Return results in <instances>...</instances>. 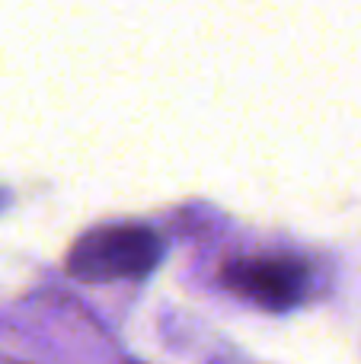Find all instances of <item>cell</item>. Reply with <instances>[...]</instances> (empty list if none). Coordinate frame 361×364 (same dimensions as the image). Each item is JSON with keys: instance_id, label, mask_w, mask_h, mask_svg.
Instances as JSON below:
<instances>
[{"instance_id": "cell-1", "label": "cell", "mask_w": 361, "mask_h": 364, "mask_svg": "<svg viewBox=\"0 0 361 364\" xmlns=\"http://www.w3.org/2000/svg\"><path fill=\"white\" fill-rule=\"evenodd\" d=\"M163 256V240L147 224H102L83 233L68 252V275L80 282L147 278Z\"/></svg>"}, {"instance_id": "cell-2", "label": "cell", "mask_w": 361, "mask_h": 364, "mask_svg": "<svg viewBox=\"0 0 361 364\" xmlns=\"http://www.w3.org/2000/svg\"><path fill=\"white\" fill-rule=\"evenodd\" d=\"M221 282L227 291L266 310H291L307 297L311 269L301 256L259 252V256H237L224 262Z\"/></svg>"}, {"instance_id": "cell-3", "label": "cell", "mask_w": 361, "mask_h": 364, "mask_svg": "<svg viewBox=\"0 0 361 364\" xmlns=\"http://www.w3.org/2000/svg\"><path fill=\"white\" fill-rule=\"evenodd\" d=\"M0 205H4V188H0Z\"/></svg>"}, {"instance_id": "cell-4", "label": "cell", "mask_w": 361, "mask_h": 364, "mask_svg": "<svg viewBox=\"0 0 361 364\" xmlns=\"http://www.w3.org/2000/svg\"><path fill=\"white\" fill-rule=\"evenodd\" d=\"M128 364H138V361H128Z\"/></svg>"}]
</instances>
